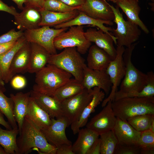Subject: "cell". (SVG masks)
<instances>
[{"mask_svg":"<svg viewBox=\"0 0 154 154\" xmlns=\"http://www.w3.org/2000/svg\"><path fill=\"white\" fill-rule=\"evenodd\" d=\"M17 139L18 154H27L34 149L44 154H56L57 148L50 144L41 129L27 117Z\"/></svg>","mask_w":154,"mask_h":154,"instance_id":"6da1fadb","label":"cell"},{"mask_svg":"<svg viewBox=\"0 0 154 154\" xmlns=\"http://www.w3.org/2000/svg\"><path fill=\"white\" fill-rule=\"evenodd\" d=\"M138 42H135L125 49L123 55L125 72L120 83V90L115 94L113 100L141 91L146 84L147 75L137 68L132 63L131 57L133 50Z\"/></svg>","mask_w":154,"mask_h":154,"instance_id":"7a4b0ae2","label":"cell"},{"mask_svg":"<svg viewBox=\"0 0 154 154\" xmlns=\"http://www.w3.org/2000/svg\"><path fill=\"white\" fill-rule=\"evenodd\" d=\"M72 76L70 73L48 64L36 73L33 90L53 96L55 91L68 82Z\"/></svg>","mask_w":154,"mask_h":154,"instance_id":"3957f363","label":"cell"},{"mask_svg":"<svg viewBox=\"0 0 154 154\" xmlns=\"http://www.w3.org/2000/svg\"><path fill=\"white\" fill-rule=\"evenodd\" d=\"M111 105L116 117L124 120L139 115L154 114V97H125L112 101Z\"/></svg>","mask_w":154,"mask_h":154,"instance_id":"277c9868","label":"cell"},{"mask_svg":"<svg viewBox=\"0 0 154 154\" xmlns=\"http://www.w3.org/2000/svg\"><path fill=\"white\" fill-rule=\"evenodd\" d=\"M76 47H68L59 54H51L48 64L53 65L70 74L82 82L85 60Z\"/></svg>","mask_w":154,"mask_h":154,"instance_id":"5b68a950","label":"cell"},{"mask_svg":"<svg viewBox=\"0 0 154 154\" xmlns=\"http://www.w3.org/2000/svg\"><path fill=\"white\" fill-rule=\"evenodd\" d=\"M110 6L114 15L113 21L117 25L116 29L112 28L111 32L116 38V45L129 47L138 40L141 34V31L137 25L128 20H124L117 6L114 7L110 5Z\"/></svg>","mask_w":154,"mask_h":154,"instance_id":"8992f818","label":"cell"},{"mask_svg":"<svg viewBox=\"0 0 154 154\" xmlns=\"http://www.w3.org/2000/svg\"><path fill=\"white\" fill-rule=\"evenodd\" d=\"M63 32L56 37L54 44L56 50H61L68 47H76L80 54H86L91 46L92 42L84 35V26H74Z\"/></svg>","mask_w":154,"mask_h":154,"instance_id":"52a82bcc","label":"cell"},{"mask_svg":"<svg viewBox=\"0 0 154 154\" xmlns=\"http://www.w3.org/2000/svg\"><path fill=\"white\" fill-rule=\"evenodd\" d=\"M68 27L58 29L43 26L35 29L26 30L23 35L27 41L37 44L46 49L51 54H56V50L54 44L55 38L68 30Z\"/></svg>","mask_w":154,"mask_h":154,"instance_id":"ba28073f","label":"cell"},{"mask_svg":"<svg viewBox=\"0 0 154 154\" xmlns=\"http://www.w3.org/2000/svg\"><path fill=\"white\" fill-rule=\"evenodd\" d=\"M50 125L41 130L47 141L57 149L72 146L71 142L67 137L65 130L71 124L64 116L55 119L51 118Z\"/></svg>","mask_w":154,"mask_h":154,"instance_id":"9c48e42d","label":"cell"},{"mask_svg":"<svg viewBox=\"0 0 154 154\" xmlns=\"http://www.w3.org/2000/svg\"><path fill=\"white\" fill-rule=\"evenodd\" d=\"M125 49L124 46H117L116 57L111 61L106 70L112 84V90L109 96L102 102V107L105 106L108 101H113L115 93L117 91L118 87L124 76L125 67L123 55Z\"/></svg>","mask_w":154,"mask_h":154,"instance_id":"30bf717a","label":"cell"},{"mask_svg":"<svg viewBox=\"0 0 154 154\" xmlns=\"http://www.w3.org/2000/svg\"><path fill=\"white\" fill-rule=\"evenodd\" d=\"M93 90L84 88L79 94L61 102L64 116L71 124L78 117L93 96ZM71 125V124H70Z\"/></svg>","mask_w":154,"mask_h":154,"instance_id":"8fae6325","label":"cell"},{"mask_svg":"<svg viewBox=\"0 0 154 154\" xmlns=\"http://www.w3.org/2000/svg\"><path fill=\"white\" fill-rule=\"evenodd\" d=\"M108 101L102 110L93 117L86 124V127L100 134L113 129L117 118Z\"/></svg>","mask_w":154,"mask_h":154,"instance_id":"7c38bea8","label":"cell"},{"mask_svg":"<svg viewBox=\"0 0 154 154\" xmlns=\"http://www.w3.org/2000/svg\"><path fill=\"white\" fill-rule=\"evenodd\" d=\"M78 10L97 20L112 21L114 18L110 4L105 0H84Z\"/></svg>","mask_w":154,"mask_h":154,"instance_id":"4fadbf2b","label":"cell"},{"mask_svg":"<svg viewBox=\"0 0 154 154\" xmlns=\"http://www.w3.org/2000/svg\"><path fill=\"white\" fill-rule=\"evenodd\" d=\"M82 83L84 88L90 90L98 87L107 95L109 93L112 86L110 77L106 70L91 69L86 65L84 68Z\"/></svg>","mask_w":154,"mask_h":154,"instance_id":"5bb4252c","label":"cell"},{"mask_svg":"<svg viewBox=\"0 0 154 154\" xmlns=\"http://www.w3.org/2000/svg\"><path fill=\"white\" fill-rule=\"evenodd\" d=\"M84 35L89 41L94 43L97 46L107 52L112 60L115 58L116 50L114 46V42L116 45L117 39L112 33L110 34L100 29L97 30L95 28H90L84 32Z\"/></svg>","mask_w":154,"mask_h":154,"instance_id":"9a60e30c","label":"cell"},{"mask_svg":"<svg viewBox=\"0 0 154 154\" xmlns=\"http://www.w3.org/2000/svg\"><path fill=\"white\" fill-rule=\"evenodd\" d=\"M93 96L90 102L84 107L78 118L71 124L73 133H78L80 128L86 125L91 114L95 111V108L102 102L105 96V93L98 87L93 88Z\"/></svg>","mask_w":154,"mask_h":154,"instance_id":"2e32d148","label":"cell"},{"mask_svg":"<svg viewBox=\"0 0 154 154\" xmlns=\"http://www.w3.org/2000/svg\"><path fill=\"white\" fill-rule=\"evenodd\" d=\"M30 92V97L49 115L51 118L58 119L64 116L61 102L54 97L33 90Z\"/></svg>","mask_w":154,"mask_h":154,"instance_id":"e0dca14e","label":"cell"},{"mask_svg":"<svg viewBox=\"0 0 154 154\" xmlns=\"http://www.w3.org/2000/svg\"><path fill=\"white\" fill-rule=\"evenodd\" d=\"M14 17V24L19 30L24 31L40 27L41 16L37 8L25 6L22 12Z\"/></svg>","mask_w":154,"mask_h":154,"instance_id":"ac0fdd59","label":"cell"},{"mask_svg":"<svg viewBox=\"0 0 154 154\" xmlns=\"http://www.w3.org/2000/svg\"><path fill=\"white\" fill-rule=\"evenodd\" d=\"M113 129L118 144L122 145H138L141 132L135 129L127 121L118 117Z\"/></svg>","mask_w":154,"mask_h":154,"instance_id":"d6986e66","label":"cell"},{"mask_svg":"<svg viewBox=\"0 0 154 154\" xmlns=\"http://www.w3.org/2000/svg\"><path fill=\"white\" fill-rule=\"evenodd\" d=\"M79 11L78 15L73 19L68 22L54 26L55 29L70 27L74 26L89 25L98 27L104 32L111 34L112 28L106 27L104 24L112 26L114 23L112 21H105L97 20L91 18L84 13Z\"/></svg>","mask_w":154,"mask_h":154,"instance_id":"ffe728a7","label":"cell"},{"mask_svg":"<svg viewBox=\"0 0 154 154\" xmlns=\"http://www.w3.org/2000/svg\"><path fill=\"white\" fill-rule=\"evenodd\" d=\"M30 54V43L27 42L17 52L13 59L9 69L11 79L17 74L28 72Z\"/></svg>","mask_w":154,"mask_h":154,"instance_id":"44dd1931","label":"cell"},{"mask_svg":"<svg viewBox=\"0 0 154 154\" xmlns=\"http://www.w3.org/2000/svg\"><path fill=\"white\" fill-rule=\"evenodd\" d=\"M30 43V58L28 72L36 74L48 64L51 54L40 45L34 43Z\"/></svg>","mask_w":154,"mask_h":154,"instance_id":"7402d4cb","label":"cell"},{"mask_svg":"<svg viewBox=\"0 0 154 154\" xmlns=\"http://www.w3.org/2000/svg\"><path fill=\"white\" fill-rule=\"evenodd\" d=\"M116 3L126 15L127 20L137 25L145 33H149V30L139 16L141 8L138 0H119Z\"/></svg>","mask_w":154,"mask_h":154,"instance_id":"603a6c76","label":"cell"},{"mask_svg":"<svg viewBox=\"0 0 154 154\" xmlns=\"http://www.w3.org/2000/svg\"><path fill=\"white\" fill-rule=\"evenodd\" d=\"M78 137L72 145V149L74 154H87L89 150L99 135L94 131L86 127L80 129Z\"/></svg>","mask_w":154,"mask_h":154,"instance_id":"cb8c5ba5","label":"cell"},{"mask_svg":"<svg viewBox=\"0 0 154 154\" xmlns=\"http://www.w3.org/2000/svg\"><path fill=\"white\" fill-rule=\"evenodd\" d=\"M87 57L88 67L91 69L106 70L112 60L109 54L96 45L89 48Z\"/></svg>","mask_w":154,"mask_h":154,"instance_id":"d4e9b609","label":"cell"},{"mask_svg":"<svg viewBox=\"0 0 154 154\" xmlns=\"http://www.w3.org/2000/svg\"><path fill=\"white\" fill-rule=\"evenodd\" d=\"M10 96L13 102L14 115L19 132L27 113L30 93V92L25 93L20 92L15 94H11Z\"/></svg>","mask_w":154,"mask_h":154,"instance_id":"484cf974","label":"cell"},{"mask_svg":"<svg viewBox=\"0 0 154 154\" xmlns=\"http://www.w3.org/2000/svg\"><path fill=\"white\" fill-rule=\"evenodd\" d=\"M39 11L41 16L40 27H54L73 19L79 13L77 10L66 13L53 12L44 9H40Z\"/></svg>","mask_w":154,"mask_h":154,"instance_id":"4316f807","label":"cell"},{"mask_svg":"<svg viewBox=\"0 0 154 154\" xmlns=\"http://www.w3.org/2000/svg\"><path fill=\"white\" fill-rule=\"evenodd\" d=\"M27 42L24 35H23L17 39L14 45L10 49L0 55V66L2 78L5 84L8 83L11 79L9 69L14 56Z\"/></svg>","mask_w":154,"mask_h":154,"instance_id":"83f0119b","label":"cell"},{"mask_svg":"<svg viewBox=\"0 0 154 154\" xmlns=\"http://www.w3.org/2000/svg\"><path fill=\"white\" fill-rule=\"evenodd\" d=\"M26 116L41 130L48 126L51 122L49 115L40 107L31 97Z\"/></svg>","mask_w":154,"mask_h":154,"instance_id":"f1b7e54d","label":"cell"},{"mask_svg":"<svg viewBox=\"0 0 154 154\" xmlns=\"http://www.w3.org/2000/svg\"><path fill=\"white\" fill-rule=\"evenodd\" d=\"M19 133L18 128L4 129L0 126V145L6 154H18L17 139Z\"/></svg>","mask_w":154,"mask_h":154,"instance_id":"f546056e","label":"cell"},{"mask_svg":"<svg viewBox=\"0 0 154 154\" xmlns=\"http://www.w3.org/2000/svg\"><path fill=\"white\" fill-rule=\"evenodd\" d=\"M82 82L75 79H70L58 88L53 96L60 102L81 92L84 89Z\"/></svg>","mask_w":154,"mask_h":154,"instance_id":"4dcf8cb0","label":"cell"},{"mask_svg":"<svg viewBox=\"0 0 154 154\" xmlns=\"http://www.w3.org/2000/svg\"><path fill=\"white\" fill-rule=\"evenodd\" d=\"M0 86V111L7 118L12 128H18L13 113V102L12 98L8 97L4 94V91Z\"/></svg>","mask_w":154,"mask_h":154,"instance_id":"1f68e13d","label":"cell"},{"mask_svg":"<svg viewBox=\"0 0 154 154\" xmlns=\"http://www.w3.org/2000/svg\"><path fill=\"white\" fill-rule=\"evenodd\" d=\"M99 137L100 154H114L118 141L113 130L102 133Z\"/></svg>","mask_w":154,"mask_h":154,"instance_id":"d6a6232c","label":"cell"},{"mask_svg":"<svg viewBox=\"0 0 154 154\" xmlns=\"http://www.w3.org/2000/svg\"><path fill=\"white\" fill-rule=\"evenodd\" d=\"M153 120L154 114H145L131 117L127 121L135 129L141 132L150 129Z\"/></svg>","mask_w":154,"mask_h":154,"instance_id":"836d02e7","label":"cell"},{"mask_svg":"<svg viewBox=\"0 0 154 154\" xmlns=\"http://www.w3.org/2000/svg\"><path fill=\"white\" fill-rule=\"evenodd\" d=\"M138 144L141 154H154V132L150 129L141 132Z\"/></svg>","mask_w":154,"mask_h":154,"instance_id":"e575fe53","label":"cell"},{"mask_svg":"<svg viewBox=\"0 0 154 154\" xmlns=\"http://www.w3.org/2000/svg\"><path fill=\"white\" fill-rule=\"evenodd\" d=\"M147 82L140 92L127 95L125 97H135L140 98L154 97V74L152 71L147 72Z\"/></svg>","mask_w":154,"mask_h":154,"instance_id":"d590c367","label":"cell"},{"mask_svg":"<svg viewBox=\"0 0 154 154\" xmlns=\"http://www.w3.org/2000/svg\"><path fill=\"white\" fill-rule=\"evenodd\" d=\"M69 6L60 0H45L43 9L51 11L66 13L78 9Z\"/></svg>","mask_w":154,"mask_h":154,"instance_id":"8d00e7d4","label":"cell"},{"mask_svg":"<svg viewBox=\"0 0 154 154\" xmlns=\"http://www.w3.org/2000/svg\"><path fill=\"white\" fill-rule=\"evenodd\" d=\"M141 148L138 145H122L118 144L114 154H140Z\"/></svg>","mask_w":154,"mask_h":154,"instance_id":"74e56055","label":"cell"},{"mask_svg":"<svg viewBox=\"0 0 154 154\" xmlns=\"http://www.w3.org/2000/svg\"><path fill=\"white\" fill-rule=\"evenodd\" d=\"M23 31H16L12 29L7 33L0 36V44L9 42L16 40L23 35Z\"/></svg>","mask_w":154,"mask_h":154,"instance_id":"f35d334b","label":"cell"},{"mask_svg":"<svg viewBox=\"0 0 154 154\" xmlns=\"http://www.w3.org/2000/svg\"><path fill=\"white\" fill-rule=\"evenodd\" d=\"M10 81L11 86L16 90L23 88L26 86L27 84V80L25 77L19 75L14 76Z\"/></svg>","mask_w":154,"mask_h":154,"instance_id":"ab89813d","label":"cell"},{"mask_svg":"<svg viewBox=\"0 0 154 154\" xmlns=\"http://www.w3.org/2000/svg\"><path fill=\"white\" fill-rule=\"evenodd\" d=\"M0 11L6 12L14 16L17 15L18 13L14 7L9 6L1 0H0Z\"/></svg>","mask_w":154,"mask_h":154,"instance_id":"60d3db41","label":"cell"},{"mask_svg":"<svg viewBox=\"0 0 154 154\" xmlns=\"http://www.w3.org/2000/svg\"><path fill=\"white\" fill-rule=\"evenodd\" d=\"M45 0H26L25 6L33 7L39 10L43 9Z\"/></svg>","mask_w":154,"mask_h":154,"instance_id":"b9f144b4","label":"cell"},{"mask_svg":"<svg viewBox=\"0 0 154 154\" xmlns=\"http://www.w3.org/2000/svg\"><path fill=\"white\" fill-rule=\"evenodd\" d=\"M101 141L99 137L90 147L87 154H100Z\"/></svg>","mask_w":154,"mask_h":154,"instance_id":"7bdbcfd3","label":"cell"},{"mask_svg":"<svg viewBox=\"0 0 154 154\" xmlns=\"http://www.w3.org/2000/svg\"><path fill=\"white\" fill-rule=\"evenodd\" d=\"M17 40L0 44V55L5 54L14 45Z\"/></svg>","mask_w":154,"mask_h":154,"instance_id":"ee69618b","label":"cell"},{"mask_svg":"<svg viewBox=\"0 0 154 154\" xmlns=\"http://www.w3.org/2000/svg\"><path fill=\"white\" fill-rule=\"evenodd\" d=\"M66 5L74 7H78L83 3L84 0H60Z\"/></svg>","mask_w":154,"mask_h":154,"instance_id":"f6af8a7d","label":"cell"},{"mask_svg":"<svg viewBox=\"0 0 154 154\" xmlns=\"http://www.w3.org/2000/svg\"><path fill=\"white\" fill-rule=\"evenodd\" d=\"M56 154H74L72 149V146L57 149Z\"/></svg>","mask_w":154,"mask_h":154,"instance_id":"bcb514c9","label":"cell"},{"mask_svg":"<svg viewBox=\"0 0 154 154\" xmlns=\"http://www.w3.org/2000/svg\"><path fill=\"white\" fill-rule=\"evenodd\" d=\"M0 124L4 126L6 129H11L12 128L8 121H5L3 114L0 111Z\"/></svg>","mask_w":154,"mask_h":154,"instance_id":"7dc6e473","label":"cell"},{"mask_svg":"<svg viewBox=\"0 0 154 154\" xmlns=\"http://www.w3.org/2000/svg\"><path fill=\"white\" fill-rule=\"evenodd\" d=\"M13 1L17 5V7L19 9L22 10L24 7L23 4L25 3L26 0H11Z\"/></svg>","mask_w":154,"mask_h":154,"instance_id":"c3c4849f","label":"cell"},{"mask_svg":"<svg viewBox=\"0 0 154 154\" xmlns=\"http://www.w3.org/2000/svg\"><path fill=\"white\" fill-rule=\"evenodd\" d=\"M5 83L3 80L1 68L0 66V86L3 87L5 85Z\"/></svg>","mask_w":154,"mask_h":154,"instance_id":"681fc988","label":"cell"},{"mask_svg":"<svg viewBox=\"0 0 154 154\" xmlns=\"http://www.w3.org/2000/svg\"><path fill=\"white\" fill-rule=\"evenodd\" d=\"M0 154H6L3 147L0 145Z\"/></svg>","mask_w":154,"mask_h":154,"instance_id":"f907efd6","label":"cell"},{"mask_svg":"<svg viewBox=\"0 0 154 154\" xmlns=\"http://www.w3.org/2000/svg\"><path fill=\"white\" fill-rule=\"evenodd\" d=\"M151 131L154 132V120L152 122L150 129Z\"/></svg>","mask_w":154,"mask_h":154,"instance_id":"816d5d0a","label":"cell"},{"mask_svg":"<svg viewBox=\"0 0 154 154\" xmlns=\"http://www.w3.org/2000/svg\"><path fill=\"white\" fill-rule=\"evenodd\" d=\"M105 0L106 1H110L116 3L119 0Z\"/></svg>","mask_w":154,"mask_h":154,"instance_id":"f5cc1de1","label":"cell"},{"mask_svg":"<svg viewBox=\"0 0 154 154\" xmlns=\"http://www.w3.org/2000/svg\"><path fill=\"white\" fill-rule=\"evenodd\" d=\"M151 0V1L152 3H154V0Z\"/></svg>","mask_w":154,"mask_h":154,"instance_id":"db71d44e","label":"cell"}]
</instances>
